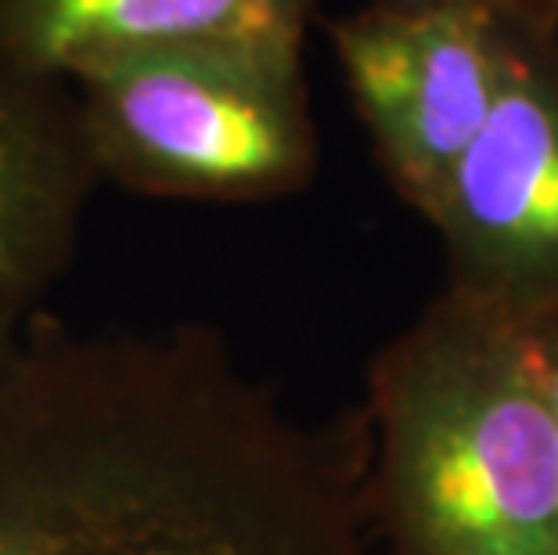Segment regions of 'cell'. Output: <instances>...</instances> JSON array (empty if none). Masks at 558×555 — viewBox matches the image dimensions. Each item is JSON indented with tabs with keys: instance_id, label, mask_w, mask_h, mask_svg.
Masks as SVG:
<instances>
[{
	"instance_id": "cell-6",
	"label": "cell",
	"mask_w": 558,
	"mask_h": 555,
	"mask_svg": "<svg viewBox=\"0 0 558 555\" xmlns=\"http://www.w3.org/2000/svg\"><path fill=\"white\" fill-rule=\"evenodd\" d=\"M94 184L69 91L0 65V353L73 260Z\"/></svg>"
},
{
	"instance_id": "cell-7",
	"label": "cell",
	"mask_w": 558,
	"mask_h": 555,
	"mask_svg": "<svg viewBox=\"0 0 558 555\" xmlns=\"http://www.w3.org/2000/svg\"><path fill=\"white\" fill-rule=\"evenodd\" d=\"M317 0H0V65L69 84L94 62L187 40L300 47Z\"/></svg>"
},
{
	"instance_id": "cell-5",
	"label": "cell",
	"mask_w": 558,
	"mask_h": 555,
	"mask_svg": "<svg viewBox=\"0 0 558 555\" xmlns=\"http://www.w3.org/2000/svg\"><path fill=\"white\" fill-rule=\"evenodd\" d=\"M447 286L522 317H558V62L508 15L501 91L429 214Z\"/></svg>"
},
{
	"instance_id": "cell-10",
	"label": "cell",
	"mask_w": 558,
	"mask_h": 555,
	"mask_svg": "<svg viewBox=\"0 0 558 555\" xmlns=\"http://www.w3.org/2000/svg\"><path fill=\"white\" fill-rule=\"evenodd\" d=\"M541 33H544V44H548V51H551V58L558 62V22H551V26H537Z\"/></svg>"
},
{
	"instance_id": "cell-3",
	"label": "cell",
	"mask_w": 558,
	"mask_h": 555,
	"mask_svg": "<svg viewBox=\"0 0 558 555\" xmlns=\"http://www.w3.org/2000/svg\"><path fill=\"white\" fill-rule=\"evenodd\" d=\"M98 181L184 203H267L311 184L317 130L300 47L187 40L65 84Z\"/></svg>"
},
{
	"instance_id": "cell-4",
	"label": "cell",
	"mask_w": 558,
	"mask_h": 555,
	"mask_svg": "<svg viewBox=\"0 0 558 555\" xmlns=\"http://www.w3.org/2000/svg\"><path fill=\"white\" fill-rule=\"evenodd\" d=\"M505 44L508 11L490 0H375L331 22L375 156L425 220L494 109Z\"/></svg>"
},
{
	"instance_id": "cell-9",
	"label": "cell",
	"mask_w": 558,
	"mask_h": 555,
	"mask_svg": "<svg viewBox=\"0 0 558 555\" xmlns=\"http://www.w3.org/2000/svg\"><path fill=\"white\" fill-rule=\"evenodd\" d=\"M490 4L522 22H533V26H551V22H558V0H490Z\"/></svg>"
},
{
	"instance_id": "cell-1",
	"label": "cell",
	"mask_w": 558,
	"mask_h": 555,
	"mask_svg": "<svg viewBox=\"0 0 558 555\" xmlns=\"http://www.w3.org/2000/svg\"><path fill=\"white\" fill-rule=\"evenodd\" d=\"M0 555H372L364 422H306L202 328H29L0 353Z\"/></svg>"
},
{
	"instance_id": "cell-8",
	"label": "cell",
	"mask_w": 558,
	"mask_h": 555,
	"mask_svg": "<svg viewBox=\"0 0 558 555\" xmlns=\"http://www.w3.org/2000/svg\"><path fill=\"white\" fill-rule=\"evenodd\" d=\"M541 336H544V369H548L551 419H555V433H558V317H544Z\"/></svg>"
},
{
	"instance_id": "cell-2",
	"label": "cell",
	"mask_w": 558,
	"mask_h": 555,
	"mask_svg": "<svg viewBox=\"0 0 558 555\" xmlns=\"http://www.w3.org/2000/svg\"><path fill=\"white\" fill-rule=\"evenodd\" d=\"M541 322L447 286L375 353L364 509L386 555H558Z\"/></svg>"
}]
</instances>
